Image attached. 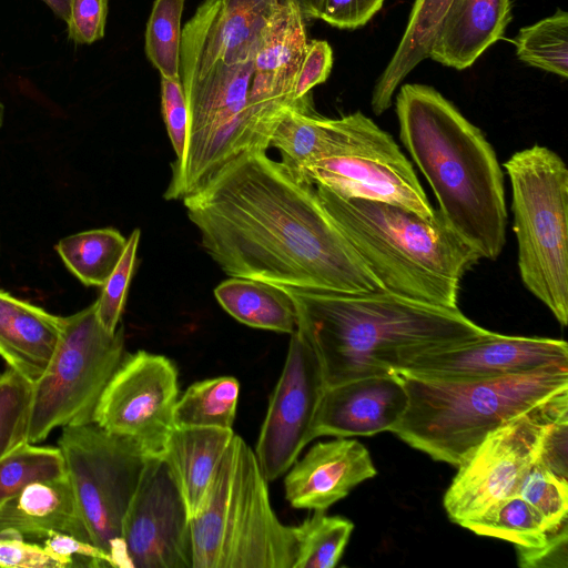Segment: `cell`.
<instances>
[{
	"label": "cell",
	"mask_w": 568,
	"mask_h": 568,
	"mask_svg": "<svg viewBox=\"0 0 568 568\" xmlns=\"http://www.w3.org/2000/svg\"><path fill=\"white\" fill-rule=\"evenodd\" d=\"M182 200L203 248L231 277L316 292L382 290L314 185L266 151L235 156Z\"/></svg>",
	"instance_id": "6da1fadb"
},
{
	"label": "cell",
	"mask_w": 568,
	"mask_h": 568,
	"mask_svg": "<svg viewBox=\"0 0 568 568\" xmlns=\"http://www.w3.org/2000/svg\"><path fill=\"white\" fill-rule=\"evenodd\" d=\"M284 288L293 300L297 328L316 354L325 388L395 374L420 355L489 332L458 308L424 304L383 290L347 294Z\"/></svg>",
	"instance_id": "7a4b0ae2"
},
{
	"label": "cell",
	"mask_w": 568,
	"mask_h": 568,
	"mask_svg": "<svg viewBox=\"0 0 568 568\" xmlns=\"http://www.w3.org/2000/svg\"><path fill=\"white\" fill-rule=\"evenodd\" d=\"M399 136L430 185L449 226L481 258L506 243L504 178L483 132L429 85L409 83L396 97Z\"/></svg>",
	"instance_id": "3957f363"
},
{
	"label": "cell",
	"mask_w": 568,
	"mask_h": 568,
	"mask_svg": "<svg viewBox=\"0 0 568 568\" xmlns=\"http://www.w3.org/2000/svg\"><path fill=\"white\" fill-rule=\"evenodd\" d=\"M314 187L323 209L383 291L457 308L462 278L481 256L438 210L425 217L399 205Z\"/></svg>",
	"instance_id": "277c9868"
},
{
	"label": "cell",
	"mask_w": 568,
	"mask_h": 568,
	"mask_svg": "<svg viewBox=\"0 0 568 568\" xmlns=\"http://www.w3.org/2000/svg\"><path fill=\"white\" fill-rule=\"evenodd\" d=\"M406 412L397 437L457 467L494 429L568 390V364L485 378H418L400 373Z\"/></svg>",
	"instance_id": "5b68a950"
},
{
	"label": "cell",
	"mask_w": 568,
	"mask_h": 568,
	"mask_svg": "<svg viewBox=\"0 0 568 568\" xmlns=\"http://www.w3.org/2000/svg\"><path fill=\"white\" fill-rule=\"evenodd\" d=\"M267 484L254 450L234 434L202 509L190 519L192 568L294 567L295 527L277 518Z\"/></svg>",
	"instance_id": "8992f818"
},
{
	"label": "cell",
	"mask_w": 568,
	"mask_h": 568,
	"mask_svg": "<svg viewBox=\"0 0 568 568\" xmlns=\"http://www.w3.org/2000/svg\"><path fill=\"white\" fill-rule=\"evenodd\" d=\"M511 187L518 268L526 288L568 323V170L552 150L534 145L504 164Z\"/></svg>",
	"instance_id": "52a82bcc"
},
{
	"label": "cell",
	"mask_w": 568,
	"mask_h": 568,
	"mask_svg": "<svg viewBox=\"0 0 568 568\" xmlns=\"http://www.w3.org/2000/svg\"><path fill=\"white\" fill-rule=\"evenodd\" d=\"M124 357V327L108 332L97 303L63 316L55 353L33 383L28 442L38 444L52 430L93 422L99 399Z\"/></svg>",
	"instance_id": "ba28073f"
},
{
	"label": "cell",
	"mask_w": 568,
	"mask_h": 568,
	"mask_svg": "<svg viewBox=\"0 0 568 568\" xmlns=\"http://www.w3.org/2000/svg\"><path fill=\"white\" fill-rule=\"evenodd\" d=\"M58 444L91 542L110 567L131 568L122 525L148 457L94 422L63 427Z\"/></svg>",
	"instance_id": "9c48e42d"
},
{
	"label": "cell",
	"mask_w": 568,
	"mask_h": 568,
	"mask_svg": "<svg viewBox=\"0 0 568 568\" xmlns=\"http://www.w3.org/2000/svg\"><path fill=\"white\" fill-rule=\"evenodd\" d=\"M297 176L345 197L390 203L425 217L435 213L393 136L359 111L336 119L329 151Z\"/></svg>",
	"instance_id": "30bf717a"
},
{
	"label": "cell",
	"mask_w": 568,
	"mask_h": 568,
	"mask_svg": "<svg viewBox=\"0 0 568 568\" xmlns=\"http://www.w3.org/2000/svg\"><path fill=\"white\" fill-rule=\"evenodd\" d=\"M568 412V390L518 415L489 433L457 466L443 504L455 524L474 518L515 495L536 462L549 423Z\"/></svg>",
	"instance_id": "8fae6325"
},
{
	"label": "cell",
	"mask_w": 568,
	"mask_h": 568,
	"mask_svg": "<svg viewBox=\"0 0 568 568\" xmlns=\"http://www.w3.org/2000/svg\"><path fill=\"white\" fill-rule=\"evenodd\" d=\"M178 399L174 363L140 349L124 355L99 399L93 422L129 440L146 457L160 456L174 429Z\"/></svg>",
	"instance_id": "7c38bea8"
},
{
	"label": "cell",
	"mask_w": 568,
	"mask_h": 568,
	"mask_svg": "<svg viewBox=\"0 0 568 568\" xmlns=\"http://www.w3.org/2000/svg\"><path fill=\"white\" fill-rule=\"evenodd\" d=\"M324 389L316 354L296 328L291 334L284 366L254 450L268 483L285 474L312 442L311 427Z\"/></svg>",
	"instance_id": "4fadbf2b"
},
{
	"label": "cell",
	"mask_w": 568,
	"mask_h": 568,
	"mask_svg": "<svg viewBox=\"0 0 568 568\" xmlns=\"http://www.w3.org/2000/svg\"><path fill=\"white\" fill-rule=\"evenodd\" d=\"M122 538L131 568H192L190 516L159 456L146 458L123 519Z\"/></svg>",
	"instance_id": "5bb4252c"
},
{
	"label": "cell",
	"mask_w": 568,
	"mask_h": 568,
	"mask_svg": "<svg viewBox=\"0 0 568 568\" xmlns=\"http://www.w3.org/2000/svg\"><path fill=\"white\" fill-rule=\"evenodd\" d=\"M284 0H204L182 29L183 85L216 62L253 61L263 32Z\"/></svg>",
	"instance_id": "9a60e30c"
},
{
	"label": "cell",
	"mask_w": 568,
	"mask_h": 568,
	"mask_svg": "<svg viewBox=\"0 0 568 568\" xmlns=\"http://www.w3.org/2000/svg\"><path fill=\"white\" fill-rule=\"evenodd\" d=\"M568 364V345L548 337L488 332L479 338L424 354L396 372L418 378H485Z\"/></svg>",
	"instance_id": "2e32d148"
},
{
	"label": "cell",
	"mask_w": 568,
	"mask_h": 568,
	"mask_svg": "<svg viewBox=\"0 0 568 568\" xmlns=\"http://www.w3.org/2000/svg\"><path fill=\"white\" fill-rule=\"evenodd\" d=\"M408 395L398 374L368 376L324 389L311 427L320 436H373L392 432L404 416Z\"/></svg>",
	"instance_id": "e0dca14e"
},
{
	"label": "cell",
	"mask_w": 568,
	"mask_h": 568,
	"mask_svg": "<svg viewBox=\"0 0 568 568\" xmlns=\"http://www.w3.org/2000/svg\"><path fill=\"white\" fill-rule=\"evenodd\" d=\"M288 470L285 498L293 508L308 510H326L377 474L367 448L346 437L315 444Z\"/></svg>",
	"instance_id": "ac0fdd59"
},
{
	"label": "cell",
	"mask_w": 568,
	"mask_h": 568,
	"mask_svg": "<svg viewBox=\"0 0 568 568\" xmlns=\"http://www.w3.org/2000/svg\"><path fill=\"white\" fill-rule=\"evenodd\" d=\"M307 47L305 20L294 2L284 0L267 23L254 57L247 102L272 111L311 106L310 100L293 99Z\"/></svg>",
	"instance_id": "d6986e66"
},
{
	"label": "cell",
	"mask_w": 568,
	"mask_h": 568,
	"mask_svg": "<svg viewBox=\"0 0 568 568\" xmlns=\"http://www.w3.org/2000/svg\"><path fill=\"white\" fill-rule=\"evenodd\" d=\"M62 327L63 316L0 290V356L30 382L50 364Z\"/></svg>",
	"instance_id": "ffe728a7"
},
{
	"label": "cell",
	"mask_w": 568,
	"mask_h": 568,
	"mask_svg": "<svg viewBox=\"0 0 568 568\" xmlns=\"http://www.w3.org/2000/svg\"><path fill=\"white\" fill-rule=\"evenodd\" d=\"M510 19V0H453L428 58L457 70L466 69L503 38Z\"/></svg>",
	"instance_id": "44dd1931"
},
{
	"label": "cell",
	"mask_w": 568,
	"mask_h": 568,
	"mask_svg": "<svg viewBox=\"0 0 568 568\" xmlns=\"http://www.w3.org/2000/svg\"><path fill=\"white\" fill-rule=\"evenodd\" d=\"M61 531L91 542L68 477L38 481L0 504V536L43 539Z\"/></svg>",
	"instance_id": "7402d4cb"
},
{
	"label": "cell",
	"mask_w": 568,
	"mask_h": 568,
	"mask_svg": "<svg viewBox=\"0 0 568 568\" xmlns=\"http://www.w3.org/2000/svg\"><path fill=\"white\" fill-rule=\"evenodd\" d=\"M233 429L174 428L161 457L184 499L190 519L202 509Z\"/></svg>",
	"instance_id": "603a6c76"
},
{
	"label": "cell",
	"mask_w": 568,
	"mask_h": 568,
	"mask_svg": "<svg viewBox=\"0 0 568 568\" xmlns=\"http://www.w3.org/2000/svg\"><path fill=\"white\" fill-rule=\"evenodd\" d=\"M452 1H414L402 39L374 85L371 105L375 114H382L390 106L402 81L429 57L430 47Z\"/></svg>",
	"instance_id": "cb8c5ba5"
},
{
	"label": "cell",
	"mask_w": 568,
	"mask_h": 568,
	"mask_svg": "<svg viewBox=\"0 0 568 568\" xmlns=\"http://www.w3.org/2000/svg\"><path fill=\"white\" fill-rule=\"evenodd\" d=\"M214 295L224 311L247 326L290 335L297 328L293 300L282 286L231 277L214 288Z\"/></svg>",
	"instance_id": "d4e9b609"
},
{
	"label": "cell",
	"mask_w": 568,
	"mask_h": 568,
	"mask_svg": "<svg viewBox=\"0 0 568 568\" xmlns=\"http://www.w3.org/2000/svg\"><path fill=\"white\" fill-rule=\"evenodd\" d=\"M336 136V119L317 115L311 106L290 108L276 124L270 146L280 150L282 163L296 175L324 156Z\"/></svg>",
	"instance_id": "484cf974"
},
{
	"label": "cell",
	"mask_w": 568,
	"mask_h": 568,
	"mask_svg": "<svg viewBox=\"0 0 568 568\" xmlns=\"http://www.w3.org/2000/svg\"><path fill=\"white\" fill-rule=\"evenodd\" d=\"M113 227L94 229L61 239L55 251L74 276L87 286H103L126 247Z\"/></svg>",
	"instance_id": "4316f807"
},
{
	"label": "cell",
	"mask_w": 568,
	"mask_h": 568,
	"mask_svg": "<svg viewBox=\"0 0 568 568\" xmlns=\"http://www.w3.org/2000/svg\"><path fill=\"white\" fill-rule=\"evenodd\" d=\"M239 395L240 383L233 376H219L193 383L175 404L174 428L233 429Z\"/></svg>",
	"instance_id": "83f0119b"
},
{
	"label": "cell",
	"mask_w": 568,
	"mask_h": 568,
	"mask_svg": "<svg viewBox=\"0 0 568 568\" xmlns=\"http://www.w3.org/2000/svg\"><path fill=\"white\" fill-rule=\"evenodd\" d=\"M460 526L476 535L499 538L524 547L541 546L549 536L539 515L517 494L500 499Z\"/></svg>",
	"instance_id": "f1b7e54d"
},
{
	"label": "cell",
	"mask_w": 568,
	"mask_h": 568,
	"mask_svg": "<svg viewBox=\"0 0 568 568\" xmlns=\"http://www.w3.org/2000/svg\"><path fill=\"white\" fill-rule=\"evenodd\" d=\"M516 54L528 65L568 75V13L561 9L524 27L514 39Z\"/></svg>",
	"instance_id": "f546056e"
},
{
	"label": "cell",
	"mask_w": 568,
	"mask_h": 568,
	"mask_svg": "<svg viewBox=\"0 0 568 568\" xmlns=\"http://www.w3.org/2000/svg\"><path fill=\"white\" fill-rule=\"evenodd\" d=\"M294 527L297 555L293 568H333L345 550L354 524L341 516H327L325 510H314Z\"/></svg>",
	"instance_id": "4dcf8cb0"
},
{
	"label": "cell",
	"mask_w": 568,
	"mask_h": 568,
	"mask_svg": "<svg viewBox=\"0 0 568 568\" xmlns=\"http://www.w3.org/2000/svg\"><path fill=\"white\" fill-rule=\"evenodd\" d=\"M67 476L59 447L24 442L0 459V504L38 481Z\"/></svg>",
	"instance_id": "1f68e13d"
},
{
	"label": "cell",
	"mask_w": 568,
	"mask_h": 568,
	"mask_svg": "<svg viewBox=\"0 0 568 568\" xmlns=\"http://www.w3.org/2000/svg\"><path fill=\"white\" fill-rule=\"evenodd\" d=\"M184 1L154 0L146 23L145 54L163 78L180 77Z\"/></svg>",
	"instance_id": "d6a6232c"
},
{
	"label": "cell",
	"mask_w": 568,
	"mask_h": 568,
	"mask_svg": "<svg viewBox=\"0 0 568 568\" xmlns=\"http://www.w3.org/2000/svg\"><path fill=\"white\" fill-rule=\"evenodd\" d=\"M33 383L9 368L0 376V459L28 442Z\"/></svg>",
	"instance_id": "836d02e7"
},
{
	"label": "cell",
	"mask_w": 568,
	"mask_h": 568,
	"mask_svg": "<svg viewBox=\"0 0 568 568\" xmlns=\"http://www.w3.org/2000/svg\"><path fill=\"white\" fill-rule=\"evenodd\" d=\"M516 494L535 509L549 534L567 523L568 479L534 463L521 478Z\"/></svg>",
	"instance_id": "e575fe53"
},
{
	"label": "cell",
	"mask_w": 568,
	"mask_h": 568,
	"mask_svg": "<svg viewBox=\"0 0 568 568\" xmlns=\"http://www.w3.org/2000/svg\"><path fill=\"white\" fill-rule=\"evenodd\" d=\"M140 235V229H134L130 234L121 260L103 284L101 294L95 301L97 316L101 325L110 333H114L120 324L129 285L136 264Z\"/></svg>",
	"instance_id": "d590c367"
},
{
	"label": "cell",
	"mask_w": 568,
	"mask_h": 568,
	"mask_svg": "<svg viewBox=\"0 0 568 568\" xmlns=\"http://www.w3.org/2000/svg\"><path fill=\"white\" fill-rule=\"evenodd\" d=\"M74 566L68 558L47 550L42 544L26 541L18 535L0 536V567L67 568Z\"/></svg>",
	"instance_id": "8d00e7d4"
},
{
	"label": "cell",
	"mask_w": 568,
	"mask_h": 568,
	"mask_svg": "<svg viewBox=\"0 0 568 568\" xmlns=\"http://www.w3.org/2000/svg\"><path fill=\"white\" fill-rule=\"evenodd\" d=\"M161 109L176 163L182 159L187 136V108L180 77H161Z\"/></svg>",
	"instance_id": "74e56055"
},
{
	"label": "cell",
	"mask_w": 568,
	"mask_h": 568,
	"mask_svg": "<svg viewBox=\"0 0 568 568\" xmlns=\"http://www.w3.org/2000/svg\"><path fill=\"white\" fill-rule=\"evenodd\" d=\"M108 0H71L68 37L78 44H91L104 37Z\"/></svg>",
	"instance_id": "f35d334b"
},
{
	"label": "cell",
	"mask_w": 568,
	"mask_h": 568,
	"mask_svg": "<svg viewBox=\"0 0 568 568\" xmlns=\"http://www.w3.org/2000/svg\"><path fill=\"white\" fill-rule=\"evenodd\" d=\"M333 65V51L325 40H313L308 47L296 77L293 99L297 102L308 100L310 91L325 82Z\"/></svg>",
	"instance_id": "ab89813d"
},
{
	"label": "cell",
	"mask_w": 568,
	"mask_h": 568,
	"mask_svg": "<svg viewBox=\"0 0 568 568\" xmlns=\"http://www.w3.org/2000/svg\"><path fill=\"white\" fill-rule=\"evenodd\" d=\"M517 561L524 568H567L568 526L562 524L538 547L515 546Z\"/></svg>",
	"instance_id": "60d3db41"
},
{
	"label": "cell",
	"mask_w": 568,
	"mask_h": 568,
	"mask_svg": "<svg viewBox=\"0 0 568 568\" xmlns=\"http://www.w3.org/2000/svg\"><path fill=\"white\" fill-rule=\"evenodd\" d=\"M385 0H323L318 19L338 29H356L367 23Z\"/></svg>",
	"instance_id": "b9f144b4"
},
{
	"label": "cell",
	"mask_w": 568,
	"mask_h": 568,
	"mask_svg": "<svg viewBox=\"0 0 568 568\" xmlns=\"http://www.w3.org/2000/svg\"><path fill=\"white\" fill-rule=\"evenodd\" d=\"M567 444L568 412L557 416L547 426L535 463L559 477L568 479Z\"/></svg>",
	"instance_id": "7bdbcfd3"
},
{
	"label": "cell",
	"mask_w": 568,
	"mask_h": 568,
	"mask_svg": "<svg viewBox=\"0 0 568 568\" xmlns=\"http://www.w3.org/2000/svg\"><path fill=\"white\" fill-rule=\"evenodd\" d=\"M42 546L74 562L81 559L88 567H110L106 555L95 545L61 531H51L42 539ZM75 565V562H74Z\"/></svg>",
	"instance_id": "ee69618b"
},
{
	"label": "cell",
	"mask_w": 568,
	"mask_h": 568,
	"mask_svg": "<svg viewBox=\"0 0 568 568\" xmlns=\"http://www.w3.org/2000/svg\"><path fill=\"white\" fill-rule=\"evenodd\" d=\"M300 9L304 20L318 19L323 0H288Z\"/></svg>",
	"instance_id": "f6af8a7d"
},
{
	"label": "cell",
	"mask_w": 568,
	"mask_h": 568,
	"mask_svg": "<svg viewBox=\"0 0 568 568\" xmlns=\"http://www.w3.org/2000/svg\"><path fill=\"white\" fill-rule=\"evenodd\" d=\"M52 11L53 13L62 19L63 21H68L70 13V4L71 0H42Z\"/></svg>",
	"instance_id": "bcb514c9"
},
{
	"label": "cell",
	"mask_w": 568,
	"mask_h": 568,
	"mask_svg": "<svg viewBox=\"0 0 568 568\" xmlns=\"http://www.w3.org/2000/svg\"><path fill=\"white\" fill-rule=\"evenodd\" d=\"M3 118H4V105L0 100V129L3 124Z\"/></svg>",
	"instance_id": "7dc6e473"
}]
</instances>
